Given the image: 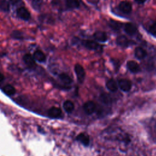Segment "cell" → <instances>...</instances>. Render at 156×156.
<instances>
[{"label": "cell", "instance_id": "cell-1", "mask_svg": "<svg viewBox=\"0 0 156 156\" xmlns=\"http://www.w3.org/2000/svg\"><path fill=\"white\" fill-rule=\"evenodd\" d=\"M74 70L79 82H82L85 77V73L83 68L80 64H76L74 66Z\"/></svg>", "mask_w": 156, "mask_h": 156}, {"label": "cell", "instance_id": "cell-22", "mask_svg": "<svg viewBox=\"0 0 156 156\" xmlns=\"http://www.w3.org/2000/svg\"><path fill=\"white\" fill-rule=\"evenodd\" d=\"M10 8V4L6 0H2L0 1V9L5 12L9 11Z\"/></svg>", "mask_w": 156, "mask_h": 156}, {"label": "cell", "instance_id": "cell-23", "mask_svg": "<svg viewBox=\"0 0 156 156\" xmlns=\"http://www.w3.org/2000/svg\"><path fill=\"white\" fill-rule=\"evenodd\" d=\"M41 5H42L41 0H32V7L37 10L40 9Z\"/></svg>", "mask_w": 156, "mask_h": 156}, {"label": "cell", "instance_id": "cell-9", "mask_svg": "<svg viewBox=\"0 0 156 156\" xmlns=\"http://www.w3.org/2000/svg\"><path fill=\"white\" fill-rule=\"evenodd\" d=\"M82 44L87 49L91 50L97 49L99 47V44L93 40H84L82 41Z\"/></svg>", "mask_w": 156, "mask_h": 156}, {"label": "cell", "instance_id": "cell-18", "mask_svg": "<svg viewBox=\"0 0 156 156\" xmlns=\"http://www.w3.org/2000/svg\"><path fill=\"white\" fill-rule=\"evenodd\" d=\"M4 92L7 95H13L15 93V88L10 84H7L3 88Z\"/></svg>", "mask_w": 156, "mask_h": 156}, {"label": "cell", "instance_id": "cell-29", "mask_svg": "<svg viewBox=\"0 0 156 156\" xmlns=\"http://www.w3.org/2000/svg\"><path fill=\"white\" fill-rule=\"evenodd\" d=\"M135 1L138 4H143L146 0H135Z\"/></svg>", "mask_w": 156, "mask_h": 156}, {"label": "cell", "instance_id": "cell-21", "mask_svg": "<svg viewBox=\"0 0 156 156\" xmlns=\"http://www.w3.org/2000/svg\"><path fill=\"white\" fill-rule=\"evenodd\" d=\"M59 78L65 84H70L72 82V80L70 78V77L65 73L60 74L59 75Z\"/></svg>", "mask_w": 156, "mask_h": 156}, {"label": "cell", "instance_id": "cell-14", "mask_svg": "<svg viewBox=\"0 0 156 156\" xmlns=\"http://www.w3.org/2000/svg\"><path fill=\"white\" fill-rule=\"evenodd\" d=\"M116 42L118 45H119L120 46H122V47H126V46H128L129 43L128 39L126 38V37H125L124 35H121V36L118 37L116 38Z\"/></svg>", "mask_w": 156, "mask_h": 156}, {"label": "cell", "instance_id": "cell-2", "mask_svg": "<svg viewBox=\"0 0 156 156\" xmlns=\"http://www.w3.org/2000/svg\"><path fill=\"white\" fill-rule=\"evenodd\" d=\"M118 85L122 91L126 92V91H129L131 89L132 83L128 79H122L119 80Z\"/></svg>", "mask_w": 156, "mask_h": 156}, {"label": "cell", "instance_id": "cell-15", "mask_svg": "<svg viewBox=\"0 0 156 156\" xmlns=\"http://www.w3.org/2000/svg\"><path fill=\"white\" fill-rule=\"evenodd\" d=\"M76 140L82 143L85 146H88L90 143V140L88 136L84 133H80L76 137Z\"/></svg>", "mask_w": 156, "mask_h": 156}, {"label": "cell", "instance_id": "cell-16", "mask_svg": "<svg viewBox=\"0 0 156 156\" xmlns=\"http://www.w3.org/2000/svg\"><path fill=\"white\" fill-rule=\"evenodd\" d=\"M106 87L108 90L112 92L116 91L118 89V85L113 79L108 80L106 83Z\"/></svg>", "mask_w": 156, "mask_h": 156}, {"label": "cell", "instance_id": "cell-10", "mask_svg": "<svg viewBox=\"0 0 156 156\" xmlns=\"http://www.w3.org/2000/svg\"><path fill=\"white\" fill-rule=\"evenodd\" d=\"M33 57L35 60L42 63L45 62L46 60V55L45 54L40 50H37L34 52L33 54Z\"/></svg>", "mask_w": 156, "mask_h": 156}, {"label": "cell", "instance_id": "cell-26", "mask_svg": "<svg viewBox=\"0 0 156 156\" xmlns=\"http://www.w3.org/2000/svg\"><path fill=\"white\" fill-rule=\"evenodd\" d=\"M149 32L154 35L156 36V21L154 22L149 27Z\"/></svg>", "mask_w": 156, "mask_h": 156}, {"label": "cell", "instance_id": "cell-3", "mask_svg": "<svg viewBox=\"0 0 156 156\" xmlns=\"http://www.w3.org/2000/svg\"><path fill=\"white\" fill-rule=\"evenodd\" d=\"M16 13L18 15V16L22 20H28L30 17V15L29 12L27 10L26 8H25L24 7H21L20 8H18L17 9L16 11Z\"/></svg>", "mask_w": 156, "mask_h": 156}, {"label": "cell", "instance_id": "cell-8", "mask_svg": "<svg viewBox=\"0 0 156 156\" xmlns=\"http://www.w3.org/2000/svg\"><path fill=\"white\" fill-rule=\"evenodd\" d=\"M48 115L52 118H59L62 115V110L60 108L52 107L48 111Z\"/></svg>", "mask_w": 156, "mask_h": 156}, {"label": "cell", "instance_id": "cell-17", "mask_svg": "<svg viewBox=\"0 0 156 156\" xmlns=\"http://www.w3.org/2000/svg\"><path fill=\"white\" fill-rule=\"evenodd\" d=\"M63 108L65 110V112H66L67 113L72 112L74 108V104L71 101H69V100L65 101L63 102Z\"/></svg>", "mask_w": 156, "mask_h": 156}, {"label": "cell", "instance_id": "cell-4", "mask_svg": "<svg viewBox=\"0 0 156 156\" xmlns=\"http://www.w3.org/2000/svg\"><path fill=\"white\" fill-rule=\"evenodd\" d=\"M83 108L87 114L91 115L94 112L96 109V105L93 101H87L83 104Z\"/></svg>", "mask_w": 156, "mask_h": 156}, {"label": "cell", "instance_id": "cell-7", "mask_svg": "<svg viewBox=\"0 0 156 156\" xmlns=\"http://www.w3.org/2000/svg\"><path fill=\"white\" fill-rule=\"evenodd\" d=\"M127 67L130 71L133 73H138L140 69L139 65L133 60L128 61L127 63Z\"/></svg>", "mask_w": 156, "mask_h": 156}, {"label": "cell", "instance_id": "cell-25", "mask_svg": "<svg viewBox=\"0 0 156 156\" xmlns=\"http://www.w3.org/2000/svg\"><path fill=\"white\" fill-rule=\"evenodd\" d=\"M12 37L13 38H15V39H21L22 38V34L21 32L18 31V30H14L12 34H11Z\"/></svg>", "mask_w": 156, "mask_h": 156}, {"label": "cell", "instance_id": "cell-20", "mask_svg": "<svg viewBox=\"0 0 156 156\" xmlns=\"http://www.w3.org/2000/svg\"><path fill=\"white\" fill-rule=\"evenodd\" d=\"M66 4L70 9L78 8L80 5L78 0H66Z\"/></svg>", "mask_w": 156, "mask_h": 156}, {"label": "cell", "instance_id": "cell-19", "mask_svg": "<svg viewBox=\"0 0 156 156\" xmlns=\"http://www.w3.org/2000/svg\"><path fill=\"white\" fill-rule=\"evenodd\" d=\"M108 24L110 27L114 30H119L122 26V24L121 22L114 21L113 20H110Z\"/></svg>", "mask_w": 156, "mask_h": 156}, {"label": "cell", "instance_id": "cell-6", "mask_svg": "<svg viewBox=\"0 0 156 156\" xmlns=\"http://www.w3.org/2000/svg\"><path fill=\"white\" fill-rule=\"evenodd\" d=\"M124 31L126 32V33L129 35H133L136 32V26L131 23H127L125 24V25L124 26Z\"/></svg>", "mask_w": 156, "mask_h": 156}, {"label": "cell", "instance_id": "cell-27", "mask_svg": "<svg viewBox=\"0 0 156 156\" xmlns=\"http://www.w3.org/2000/svg\"><path fill=\"white\" fill-rule=\"evenodd\" d=\"M20 1V0H9L11 4H16V3L19 2Z\"/></svg>", "mask_w": 156, "mask_h": 156}, {"label": "cell", "instance_id": "cell-28", "mask_svg": "<svg viewBox=\"0 0 156 156\" xmlns=\"http://www.w3.org/2000/svg\"><path fill=\"white\" fill-rule=\"evenodd\" d=\"M4 75L2 74V73L1 72H0V82H2L3 80H4Z\"/></svg>", "mask_w": 156, "mask_h": 156}, {"label": "cell", "instance_id": "cell-30", "mask_svg": "<svg viewBox=\"0 0 156 156\" xmlns=\"http://www.w3.org/2000/svg\"><path fill=\"white\" fill-rule=\"evenodd\" d=\"M155 1H156V0H155Z\"/></svg>", "mask_w": 156, "mask_h": 156}, {"label": "cell", "instance_id": "cell-24", "mask_svg": "<svg viewBox=\"0 0 156 156\" xmlns=\"http://www.w3.org/2000/svg\"><path fill=\"white\" fill-rule=\"evenodd\" d=\"M101 101L105 104H109L111 102V98L107 94H102L100 96Z\"/></svg>", "mask_w": 156, "mask_h": 156}, {"label": "cell", "instance_id": "cell-12", "mask_svg": "<svg viewBox=\"0 0 156 156\" xmlns=\"http://www.w3.org/2000/svg\"><path fill=\"white\" fill-rule=\"evenodd\" d=\"M134 54H135V57L137 58L138 59H143L147 55L146 51L141 47L136 48L134 51Z\"/></svg>", "mask_w": 156, "mask_h": 156}, {"label": "cell", "instance_id": "cell-5", "mask_svg": "<svg viewBox=\"0 0 156 156\" xmlns=\"http://www.w3.org/2000/svg\"><path fill=\"white\" fill-rule=\"evenodd\" d=\"M119 9L124 13H129L132 10V5L128 1H122L119 4Z\"/></svg>", "mask_w": 156, "mask_h": 156}, {"label": "cell", "instance_id": "cell-13", "mask_svg": "<svg viewBox=\"0 0 156 156\" xmlns=\"http://www.w3.org/2000/svg\"><path fill=\"white\" fill-rule=\"evenodd\" d=\"M24 62L26 63V65L30 66H33L35 65V60L33 57V55H30V54H26L23 57Z\"/></svg>", "mask_w": 156, "mask_h": 156}, {"label": "cell", "instance_id": "cell-11", "mask_svg": "<svg viewBox=\"0 0 156 156\" xmlns=\"http://www.w3.org/2000/svg\"><path fill=\"white\" fill-rule=\"evenodd\" d=\"M93 36H94V38L99 42H105L107 40V35L104 32H101V31L96 32L94 34Z\"/></svg>", "mask_w": 156, "mask_h": 156}]
</instances>
